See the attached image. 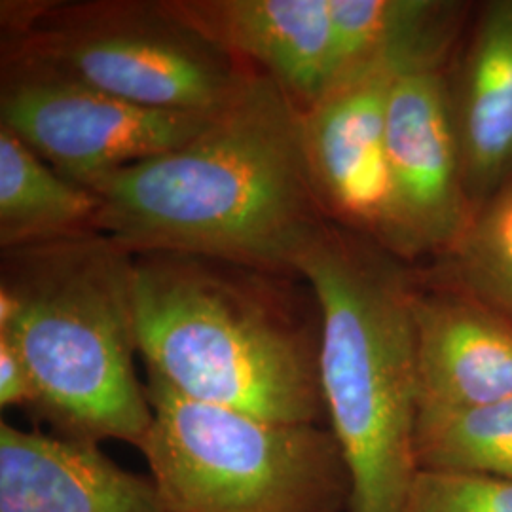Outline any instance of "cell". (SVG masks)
I'll return each mask as SVG.
<instances>
[{"label": "cell", "mask_w": 512, "mask_h": 512, "mask_svg": "<svg viewBox=\"0 0 512 512\" xmlns=\"http://www.w3.org/2000/svg\"><path fill=\"white\" fill-rule=\"evenodd\" d=\"M95 230L131 255L183 253L298 275L330 219L311 179L302 109L256 71L181 147L82 184Z\"/></svg>", "instance_id": "cell-1"}, {"label": "cell", "mask_w": 512, "mask_h": 512, "mask_svg": "<svg viewBox=\"0 0 512 512\" xmlns=\"http://www.w3.org/2000/svg\"><path fill=\"white\" fill-rule=\"evenodd\" d=\"M298 279L207 256L133 255V327L147 374L198 403L323 425L321 313Z\"/></svg>", "instance_id": "cell-2"}, {"label": "cell", "mask_w": 512, "mask_h": 512, "mask_svg": "<svg viewBox=\"0 0 512 512\" xmlns=\"http://www.w3.org/2000/svg\"><path fill=\"white\" fill-rule=\"evenodd\" d=\"M131 281L133 255L97 230L2 251L0 336L31 372V412L63 439L147 440Z\"/></svg>", "instance_id": "cell-3"}, {"label": "cell", "mask_w": 512, "mask_h": 512, "mask_svg": "<svg viewBox=\"0 0 512 512\" xmlns=\"http://www.w3.org/2000/svg\"><path fill=\"white\" fill-rule=\"evenodd\" d=\"M321 313L319 374L349 512H404L418 475L412 266L329 222L298 262Z\"/></svg>", "instance_id": "cell-4"}, {"label": "cell", "mask_w": 512, "mask_h": 512, "mask_svg": "<svg viewBox=\"0 0 512 512\" xmlns=\"http://www.w3.org/2000/svg\"><path fill=\"white\" fill-rule=\"evenodd\" d=\"M139 450L165 512H349L348 463L329 427L262 420L181 397L148 374Z\"/></svg>", "instance_id": "cell-5"}, {"label": "cell", "mask_w": 512, "mask_h": 512, "mask_svg": "<svg viewBox=\"0 0 512 512\" xmlns=\"http://www.w3.org/2000/svg\"><path fill=\"white\" fill-rule=\"evenodd\" d=\"M2 27V67L55 74L148 109L219 112L256 73L165 0L8 4Z\"/></svg>", "instance_id": "cell-6"}, {"label": "cell", "mask_w": 512, "mask_h": 512, "mask_svg": "<svg viewBox=\"0 0 512 512\" xmlns=\"http://www.w3.org/2000/svg\"><path fill=\"white\" fill-rule=\"evenodd\" d=\"M215 114L148 109L55 74L2 67L0 128L80 186L181 147Z\"/></svg>", "instance_id": "cell-7"}, {"label": "cell", "mask_w": 512, "mask_h": 512, "mask_svg": "<svg viewBox=\"0 0 512 512\" xmlns=\"http://www.w3.org/2000/svg\"><path fill=\"white\" fill-rule=\"evenodd\" d=\"M444 63L399 74L387 105V251L410 266L450 253L473 219Z\"/></svg>", "instance_id": "cell-8"}, {"label": "cell", "mask_w": 512, "mask_h": 512, "mask_svg": "<svg viewBox=\"0 0 512 512\" xmlns=\"http://www.w3.org/2000/svg\"><path fill=\"white\" fill-rule=\"evenodd\" d=\"M395 67H374L302 110L311 179L330 222L387 247V105ZM387 251V249H385Z\"/></svg>", "instance_id": "cell-9"}, {"label": "cell", "mask_w": 512, "mask_h": 512, "mask_svg": "<svg viewBox=\"0 0 512 512\" xmlns=\"http://www.w3.org/2000/svg\"><path fill=\"white\" fill-rule=\"evenodd\" d=\"M418 420L512 395V325L456 285L412 266Z\"/></svg>", "instance_id": "cell-10"}, {"label": "cell", "mask_w": 512, "mask_h": 512, "mask_svg": "<svg viewBox=\"0 0 512 512\" xmlns=\"http://www.w3.org/2000/svg\"><path fill=\"white\" fill-rule=\"evenodd\" d=\"M444 76L475 215L512 184V0H471Z\"/></svg>", "instance_id": "cell-11"}, {"label": "cell", "mask_w": 512, "mask_h": 512, "mask_svg": "<svg viewBox=\"0 0 512 512\" xmlns=\"http://www.w3.org/2000/svg\"><path fill=\"white\" fill-rule=\"evenodd\" d=\"M226 54L275 80L302 110L336 86L329 0H165Z\"/></svg>", "instance_id": "cell-12"}, {"label": "cell", "mask_w": 512, "mask_h": 512, "mask_svg": "<svg viewBox=\"0 0 512 512\" xmlns=\"http://www.w3.org/2000/svg\"><path fill=\"white\" fill-rule=\"evenodd\" d=\"M0 512H165L152 476L99 444L0 423Z\"/></svg>", "instance_id": "cell-13"}, {"label": "cell", "mask_w": 512, "mask_h": 512, "mask_svg": "<svg viewBox=\"0 0 512 512\" xmlns=\"http://www.w3.org/2000/svg\"><path fill=\"white\" fill-rule=\"evenodd\" d=\"M336 86L374 67L408 71L448 61L471 0H329ZM334 86V88H336Z\"/></svg>", "instance_id": "cell-14"}, {"label": "cell", "mask_w": 512, "mask_h": 512, "mask_svg": "<svg viewBox=\"0 0 512 512\" xmlns=\"http://www.w3.org/2000/svg\"><path fill=\"white\" fill-rule=\"evenodd\" d=\"M92 192L57 173L10 129L0 128V249L95 230Z\"/></svg>", "instance_id": "cell-15"}, {"label": "cell", "mask_w": 512, "mask_h": 512, "mask_svg": "<svg viewBox=\"0 0 512 512\" xmlns=\"http://www.w3.org/2000/svg\"><path fill=\"white\" fill-rule=\"evenodd\" d=\"M416 463L423 471L512 480V395L458 414L418 420Z\"/></svg>", "instance_id": "cell-16"}, {"label": "cell", "mask_w": 512, "mask_h": 512, "mask_svg": "<svg viewBox=\"0 0 512 512\" xmlns=\"http://www.w3.org/2000/svg\"><path fill=\"white\" fill-rule=\"evenodd\" d=\"M421 266L512 325V184L476 211L448 255Z\"/></svg>", "instance_id": "cell-17"}, {"label": "cell", "mask_w": 512, "mask_h": 512, "mask_svg": "<svg viewBox=\"0 0 512 512\" xmlns=\"http://www.w3.org/2000/svg\"><path fill=\"white\" fill-rule=\"evenodd\" d=\"M404 512H512V480L420 469Z\"/></svg>", "instance_id": "cell-18"}, {"label": "cell", "mask_w": 512, "mask_h": 512, "mask_svg": "<svg viewBox=\"0 0 512 512\" xmlns=\"http://www.w3.org/2000/svg\"><path fill=\"white\" fill-rule=\"evenodd\" d=\"M35 404V384L18 349L0 336V406L27 408Z\"/></svg>", "instance_id": "cell-19"}]
</instances>
